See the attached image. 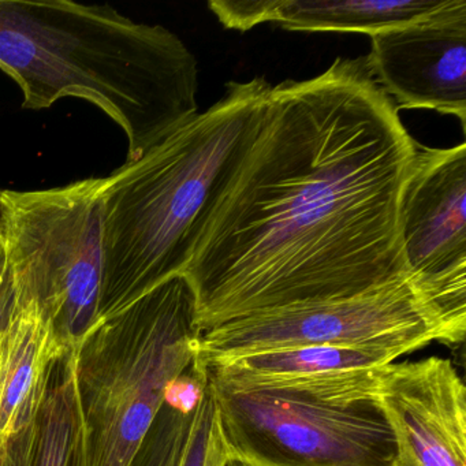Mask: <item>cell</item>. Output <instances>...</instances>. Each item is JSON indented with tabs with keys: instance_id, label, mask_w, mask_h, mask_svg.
<instances>
[{
	"instance_id": "cell-1",
	"label": "cell",
	"mask_w": 466,
	"mask_h": 466,
	"mask_svg": "<svg viewBox=\"0 0 466 466\" xmlns=\"http://www.w3.org/2000/svg\"><path fill=\"white\" fill-rule=\"evenodd\" d=\"M417 147L367 56L272 86L184 271L201 334L408 278L400 206Z\"/></svg>"
},
{
	"instance_id": "cell-2",
	"label": "cell",
	"mask_w": 466,
	"mask_h": 466,
	"mask_svg": "<svg viewBox=\"0 0 466 466\" xmlns=\"http://www.w3.org/2000/svg\"><path fill=\"white\" fill-rule=\"evenodd\" d=\"M0 70L25 110L65 97L96 106L127 136V163L198 114L195 56L170 29L110 5L0 0Z\"/></svg>"
},
{
	"instance_id": "cell-3",
	"label": "cell",
	"mask_w": 466,
	"mask_h": 466,
	"mask_svg": "<svg viewBox=\"0 0 466 466\" xmlns=\"http://www.w3.org/2000/svg\"><path fill=\"white\" fill-rule=\"evenodd\" d=\"M272 86L231 81L219 102L106 177L100 319L184 274L258 135Z\"/></svg>"
},
{
	"instance_id": "cell-4",
	"label": "cell",
	"mask_w": 466,
	"mask_h": 466,
	"mask_svg": "<svg viewBox=\"0 0 466 466\" xmlns=\"http://www.w3.org/2000/svg\"><path fill=\"white\" fill-rule=\"evenodd\" d=\"M201 331L184 274L100 319L75 350L88 466H132L167 387L196 362Z\"/></svg>"
},
{
	"instance_id": "cell-5",
	"label": "cell",
	"mask_w": 466,
	"mask_h": 466,
	"mask_svg": "<svg viewBox=\"0 0 466 466\" xmlns=\"http://www.w3.org/2000/svg\"><path fill=\"white\" fill-rule=\"evenodd\" d=\"M106 177L42 190L0 189L2 231L17 304L76 350L100 320Z\"/></svg>"
},
{
	"instance_id": "cell-6",
	"label": "cell",
	"mask_w": 466,
	"mask_h": 466,
	"mask_svg": "<svg viewBox=\"0 0 466 466\" xmlns=\"http://www.w3.org/2000/svg\"><path fill=\"white\" fill-rule=\"evenodd\" d=\"M209 384L226 460L250 466H397L394 433L378 400L331 405L293 392Z\"/></svg>"
},
{
	"instance_id": "cell-7",
	"label": "cell",
	"mask_w": 466,
	"mask_h": 466,
	"mask_svg": "<svg viewBox=\"0 0 466 466\" xmlns=\"http://www.w3.org/2000/svg\"><path fill=\"white\" fill-rule=\"evenodd\" d=\"M443 342L441 327L410 279L351 299L248 316L200 335L196 362L208 370L239 357L302 346L384 350L400 357Z\"/></svg>"
},
{
	"instance_id": "cell-8",
	"label": "cell",
	"mask_w": 466,
	"mask_h": 466,
	"mask_svg": "<svg viewBox=\"0 0 466 466\" xmlns=\"http://www.w3.org/2000/svg\"><path fill=\"white\" fill-rule=\"evenodd\" d=\"M408 278L446 345L466 334V144L417 147L400 206Z\"/></svg>"
},
{
	"instance_id": "cell-9",
	"label": "cell",
	"mask_w": 466,
	"mask_h": 466,
	"mask_svg": "<svg viewBox=\"0 0 466 466\" xmlns=\"http://www.w3.org/2000/svg\"><path fill=\"white\" fill-rule=\"evenodd\" d=\"M370 75L400 108L452 116L466 130V0L370 36Z\"/></svg>"
},
{
	"instance_id": "cell-10",
	"label": "cell",
	"mask_w": 466,
	"mask_h": 466,
	"mask_svg": "<svg viewBox=\"0 0 466 466\" xmlns=\"http://www.w3.org/2000/svg\"><path fill=\"white\" fill-rule=\"evenodd\" d=\"M378 400L397 466H466V387L449 359L390 364Z\"/></svg>"
},
{
	"instance_id": "cell-11",
	"label": "cell",
	"mask_w": 466,
	"mask_h": 466,
	"mask_svg": "<svg viewBox=\"0 0 466 466\" xmlns=\"http://www.w3.org/2000/svg\"><path fill=\"white\" fill-rule=\"evenodd\" d=\"M395 359L384 350L302 346L239 357L208 368V376L212 384L231 391L275 390L351 405L378 400L381 380Z\"/></svg>"
},
{
	"instance_id": "cell-12",
	"label": "cell",
	"mask_w": 466,
	"mask_h": 466,
	"mask_svg": "<svg viewBox=\"0 0 466 466\" xmlns=\"http://www.w3.org/2000/svg\"><path fill=\"white\" fill-rule=\"evenodd\" d=\"M0 466H88L75 350L62 351L50 362L31 420L12 435L0 436Z\"/></svg>"
},
{
	"instance_id": "cell-13",
	"label": "cell",
	"mask_w": 466,
	"mask_h": 466,
	"mask_svg": "<svg viewBox=\"0 0 466 466\" xmlns=\"http://www.w3.org/2000/svg\"><path fill=\"white\" fill-rule=\"evenodd\" d=\"M62 351L45 318L15 302L0 331V436L12 435L34 416L50 362Z\"/></svg>"
},
{
	"instance_id": "cell-14",
	"label": "cell",
	"mask_w": 466,
	"mask_h": 466,
	"mask_svg": "<svg viewBox=\"0 0 466 466\" xmlns=\"http://www.w3.org/2000/svg\"><path fill=\"white\" fill-rule=\"evenodd\" d=\"M449 0H266L264 23L286 31L380 34L427 17Z\"/></svg>"
},
{
	"instance_id": "cell-15",
	"label": "cell",
	"mask_w": 466,
	"mask_h": 466,
	"mask_svg": "<svg viewBox=\"0 0 466 466\" xmlns=\"http://www.w3.org/2000/svg\"><path fill=\"white\" fill-rule=\"evenodd\" d=\"M215 425H217V410H215L214 397H212L208 378L206 389L196 408L192 432H190L181 466H208Z\"/></svg>"
},
{
	"instance_id": "cell-16",
	"label": "cell",
	"mask_w": 466,
	"mask_h": 466,
	"mask_svg": "<svg viewBox=\"0 0 466 466\" xmlns=\"http://www.w3.org/2000/svg\"><path fill=\"white\" fill-rule=\"evenodd\" d=\"M15 289L12 269L5 245L2 219H0V331L5 329L15 309Z\"/></svg>"
},
{
	"instance_id": "cell-17",
	"label": "cell",
	"mask_w": 466,
	"mask_h": 466,
	"mask_svg": "<svg viewBox=\"0 0 466 466\" xmlns=\"http://www.w3.org/2000/svg\"><path fill=\"white\" fill-rule=\"evenodd\" d=\"M226 461V452L223 450L222 441L219 438L218 424L215 425L214 438H212L211 452H209L208 466H223Z\"/></svg>"
},
{
	"instance_id": "cell-18",
	"label": "cell",
	"mask_w": 466,
	"mask_h": 466,
	"mask_svg": "<svg viewBox=\"0 0 466 466\" xmlns=\"http://www.w3.org/2000/svg\"><path fill=\"white\" fill-rule=\"evenodd\" d=\"M223 466H250V465H248V463L242 462V461L233 460V458H230V460L225 461V463H223Z\"/></svg>"
},
{
	"instance_id": "cell-19",
	"label": "cell",
	"mask_w": 466,
	"mask_h": 466,
	"mask_svg": "<svg viewBox=\"0 0 466 466\" xmlns=\"http://www.w3.org/2000/svg\"><path fill=\"white\" fill-rule=\"evenodd\" d=\"M0 218H2V208H0Z\"/></svg>"
}]
</instances>
